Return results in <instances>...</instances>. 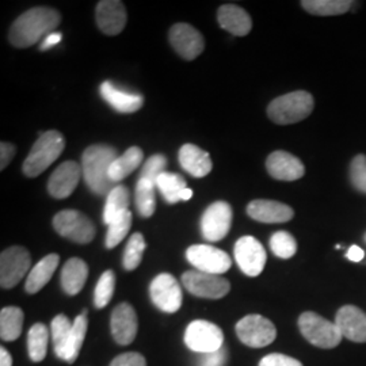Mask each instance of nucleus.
I'll return each mask as SVG.
<instances>
[{"mask_svg": "<svg viewBox=\"0 0 366 366\" xmlns=\"http://www.w3.org/2000/svg\"><path fill=\"white\" fill-rule=\"evenodd\" d=\"M61 15L51 7H34L18 16L10 29L9 39L16 48H27L45 39L60 25Z\"/></svg>", "mask_w": 366, "mask_h": 366, "instance_id": "obj_1", "label": "nucleus"}, {"mask_svg": "<svg viewBox=\"0 0 366 366\" xmlns=\"http://www.w3.org/2000/svg\"><path fill=\"white\" fill-rule=\"evenodd\" d=\"M117 157V151L106 144L90 145L83 152V178L94 194L107 196L116 187L109 177V170Z\"/></svg>", "mask_w": 366, "mask_h": 366, "instance_id": "obj_2", "label": "nucleus"}, {"mask_svg": "<svg viewBox=\"0 0 366 366\" xmlns=\"http://www.w3.org/2000/svg\"><path fill=\"white\" fill-rule=\"evenodd\" d=\"M64 147L66 140L60 132L48 131L41 133L24 162V174L29 178L39 177L54 160H57V157H60Z\"/></svg>", "mask_w": 366, "mask_h": 366, "instance_id": "obj_3", "label": "nucleus"}, {"mask_svg": "<svg viewBox=\"0 0 366 366\" xmlns=\"http://www.w3.org/2000/svg\"><path fill=\"white\" fill-rule=\"evenodd\" d=\"M314 105V97L310 92H289L272 101L267 116L278 125H290L310 117Z\"/></svg>", "mask_w": 366, "mask_h": 366, "instance_id": "obj_4", "label": "nucleus"}, {"mask_svg": "<svg viewBox=\"0 0 366 366\" xmlns=\"http://www.w3.org/2000/svg\"><path fill=\"white\" fill-rule=\"evenodd\" d=\"M299 327L302 337L320 349H334L343 338L335 322H330L315 312L301 315Z\"/></svg>", "mask_w": 366, "mask_h": 366, "instance_id": "obj_5", "label": "nucleus"}, {"mask_svg": "<svg viewBox=\"0 0 366 366\" xmlns=\"http://www.w3.org/2000/svg\"><path fill=\"white\" fill-rule=\"evenodd\" d=\"M56 232L78 244H89L95 237V227L92 220L81 212L74 209L61 210L53 217Z\"/></svg>", "mask_w": 366, "mask_h": 366, "instance_id": "obj_6", "label": "nucleus"}, {"mask_svg": "<svg viewBox=\"0 0 366 366\" xmlns=\"http://www.w3.org/2000/svg\"><path fill=\"white\" fill-rule=\"evenodd\" d=\"M184 343L194 353H214L224 347V334L214 323L194 320L184 331Z\"/></svg>", "mask_w": 366, "mask_h": 366, "instance_id": "obj_7", "label": "nucleus"}, {"mask_svg": "<svg viewBox=\"0 0 366 366\" xmlns=\"http://www.w3.org/2000/svg\"><path fill=\"white\" fill-rule=\"evenodd\" d=\"M236 335L246 346L261 349L274 342L277 330L269 319L261 315H247L237 322Z\"/></svg>", "mask_w": 366, "mask_h": 366, "instance_id": "obj_8", "label": "nucleus"}, {"mask_svg": "<svg viewBox=\"0 0 366 366\" xmlns=\"http://www.w3.org/2000/svg\"><path fill=\"white\" fill-rule=\"evenodd\" d=\"M182 284L193 296L209 300L222 299L231 290V284L222 275L202 273L198 270L183 273Z\"/></svg>", "mask_w": 366, "mask_h": 366, "instance_id": "obj_9", "label": "nucleus"}, {"mask_svg": "<svg viewBox=\"0 0 366 366\" xmlns=\"http://www.w3.org/2000/svg\"><path fill=\"white\" fill-rule=\"evenodd\" d=\"M149 296L157 310L166 314H175L182 307V289L177 278L169 273H162L152 280Z\"/></svg>", "mask_w": 366, "mask_h": 366, "instance_id": "obj_10", "label": "nucleus"}, {"mask_svg": "<svg viewBox=\"0 0 366 366\" xmlns=\"http://www.w3.org/2000/svg\"><path fill=\"white\" fill-rule=\"evenodd\" d=\"M186 258L196 270L209 274H224L232 266V259L225 251L209 244L190 246L186 251Z\"/></svg>", "mask_w": 366, "mask_h": 366, "instance_id": "obj_11", "label": "nucleus"}, {"mask_svg": "<svg viewBox=\"0 0 366 366\" xmlns=\"http://www.w3.org/2000/svg\"><path fill=\"white\" fill-rule=\"evenodd\" d=\"M31 266V258L26 249L13 246L4 249L0 255V285L3 289L16 287L27 274Z\"/></svg>", "mask_w": 366, "mask_h": 366, "instance_id": "obj_12", "label": "nucleus"}, {"mask_svg": "<svg viewBox=\"0 0 366 366\" xmlns=\"http://www.w3.org/2000/svg\"><path fill=\"white\" fill-rule=\"evenodd\" d=\"M232 225V208L225 201H216L201 217V234L208 242H220L228 235Z\"/></svg>", "mask_w": 366, "mask_h": 366, "instance_id": "obj_13", "label": "nucleus"}, {"mask_svg": "<svg viewBox=\"0 0 366 366\" xmlns=\"http://www.w3.org/2000/svg\"><path fill=\"white\" fill-rule=\"evenodd\" d=\"M234 255L240 270L249 277H258L267 261L261 242L254 236H243L236 242Z\"/></svg>", "mask_w": 366, "mask_h": 366, "instance_id": "obj_14", "label": "nucleus"}, {"mask_svg": "<svg viewBox=\"0 0 366 366\" xmlns=\"http://www.w3.org/2000/svg\"><path fill=\"white\" fill-rule=\"evenodd\" d=\"M171 45L184 60H194L204 52L205 41L196 27L187 24H177L170 29Z\"/></svg>", "mask_w": 366, "mask_h": 366, "instance_id": "obj_15", "label": "nucleus"}, {"mask_svg": "<svg viewBox=\"0 0 366 366\" xmlns=\"http://www.w3.org/2000/svg\"><path fill=\"white\" fill-rule=\"evenodd\" d=\"M112 335L118 345L127 346L136 340L137 335V315L128 302H121L114 308L110 319Z\"/></svg>", "mask_w": 366, "mask_h": 366, "instance_id": "obj_16", "label": "nucleus"}, {"mask_svg": "<svg viewBox=\"0 0 366 366\" xmlns=\"http://www.w3.org/2000/svg\"><path fill=\"white\" fill-rule=\"evenodd\" d=\"M98 27L107 36H117L127 25V9L119 0H102L95 10Z\"/></svg>", "mask_w": 366, "mask_h": 366, "instance_id": "obj_17", "label": "nucleus"}, {"mask_svg": "<svg viewBox=\"0 0 366 366\" xmlns=\"http://www.w3.org/2000/svg\"><path fill=\"white\" fill-rule=\"evenodd\" d=\"M266 169L274 179L285 182L297 181L305 174V167L300 159L285 151H275L267 157Z\"/></svg>", "mask_w": 366, "mask_h": 366, "instance_id": "obj_18", "label": "nucleus"}, {"mask_svg": "<svg viewBox=\"0 0 366 366\" xmlns=\"http://www.w3.org/2000/svg\"><path fill=\"white\" fill-rule=\"evenodd\" d=\"M80 174H81V167L79 166L76 162H64L60 164L56 170L53 171L49 182H48V192L53 198L57 199H64L66 197L71 196L79 181H80Z\"/></svg>", "mask_w": 366, "mask_h": 366, "instance_id": "obj_19", "label": "nucleus"}, {"mask_svg": "<svg viewBox=\"0 0 366 366\" xmlns=\"http://www.w3.org/2000/svg\"><path fill=\"white\" fill-rule=\"evenodd\" d=\"M247 214L255 222L281 224L292 220L295 212L289 205L280 201L254 199L247 207Z\"/></svg>", "mask_w": 366, "mask_h": 366, "instance_id": "obj_20", "label": "nucleus"}, {"mask_svg": "<svg viewBox=\"0 0 366 366\" xmlns=\"http://www.w3.org/2000/svg\"><path fill=\"white\" fill-rule=\"evenodd\" d=\"M335 325L340 328L342 337L357 343H365L366 314L360 308L354 305L342 307L335 317Z\"/></svg>", "mask_w": 366, "mask_h": 366, "instance_id": "obj_21", "label": "nucleus"}, {"mask_svg": "<svg viewBox=\"0 0 366 366\" xmlns=\"http://www.w3.org/2000/svg\"><path fill=\"white\" fill-rule=\"evenodd\" d=\"M101 97L105 99L109 105L112 106L118 113L129 114L142 109L144 105V97L139 94L122 92L116 87L112 81L106 80L99 87Z\"/></svg>", "mask_w": 366, "mask_h": 366, "instance_id": "obj_22", "label": "nucleus"}, {"mask_svg": "<svg viewBox=\"0 0 366 366\" xmlns=\"http://www.w3.org/2000/svg\"><path fill=\"white\" fill-rule=\"evenodd\" d=\"M219 25L231 34L243 37L247 36L252 29V21L249 14L235 4H224L217 13Z\"/></svg>", "mask_w": 366, "mask_h": 366, "instance_id": "obj_23", "label": "nucleus"}, {"mask_svg": "<svg viewBox=\"0 0 366 366\" xmlns=\"http://www.w3.org/2000/svg\"><path fill=\"white\" fill-rule=\"evenodd\" d=\"M178 157L183 170L194 178L207 177L213 167L209 154L194 144L183 145Z\"/></svg>", "mask_w": 366, "mask_h": 366, "instance_id": "obj_24", "label": "nucleus"}, {"mask_svg": "<svg viewBox=\"0 0 366 366\" xmlns=\"http://www.w3.org/2000/svg\"><path fill=\"white\" fill-rule=\"evenodd\" d=\"M59 263H60V257L57 254H49L44 257L27 275L26 284H25L27 293L30 295L39 293V290L51 281Z\"/></svg>", "mask_w": 366, "mask_h": 366, "instance_id": "obj_25", "label": "nucleus"}, {"mask_svg": "<svg viewBox=\"0 0 366 366\" xmlns=\"http://www.w3.org/2000/svg\"><path fill=\"white\" fill-rule=\"evenodd\" d=\"M89 277V266L80 258H71L61 270V287L66 295L76 296Z\"/></svg>", "mask_w": 366, "mask_h": 366, "instance_id": "obj_26", "label": "nucleus"}, {"mask_svg": "<svg viewBox=\"0 0 366 366\" xmlns=\"http://www.w3.org/2000/svg\"><path fill=\"white\" fill-rule=\"evenodd\" d=\"M143 159H144L143 149L136 145L131 147L121 157H118L110 166V170H109L110 179L114 183L121 182L128 175H131L133 171L140 167Z\"/></svg>", "mask_w": 366, "mask_h": 366, "instance_id": "obj_27", "label": "nucleus"}, {"mask_svg": "<svg viewBox=\"0 0 366 366\" xmlns=\"http://www.w3.org/2000/svg\"><path fill=\"white\" fill-rule=\"evenodd\" d=\"M87 328H89V319H87V310H84L74 320L72 331L69 334L63 354L60 355V360H63L66 364H74L76 361L87 334Z\"/></svg>", "mask_w": 366, "mask_h": 366, "instance_id": "obj_28", "label": "nucleus"}, {"mask_svg": "<svg viewBox=\"0 0 366 366\" xmlns=\"http://www.w3.org/2000/svg\"><path fill=\"white\" fill-rule=\"evenodd\" d=\"M24 311L18 307H6L0 311V338L4 342L16 340L22 334Z\"/></svg>", "mask_w": 366, "mask_h": 366, "instance_id": "obj_29", "label": "nucleus"}, {"mask_svg": "<svg viewBox=\"0 0 366 366\" xmlns=\"http://www.w3.org/2000/svg\"><path fill=\"white\" fill-rule=\"evenodd\" d=\"M129 204H131L129 189L124 184H118L106 197L104 222L109 225L117 216L129 210Z\"/></svg>", "mask_w": 366, "mask_h": 366, "instance_id": "obj_30", "label": "nucleus"}, {"mask_svg": "<svg viewBox=\"0 0 366 366\" xmlns=\"http://www.w3.org/2000/svg\"><path fill=\"white\" fill-rule=\"evenodd\" d=\"M48 342H49V330L42 325L36 323L29 330L27 334V352L33 362H41L48 353Z\"/></svg>", "mask_w": 366, "mask_h": 366, "instance_id": "obj_31", "label": "nucleus"}, {"mask_svg": "<svg viewBox=\"0 0 366 366\" xmlns=\"http://www.w3.org/2000/svg\"><path fill=\"white\" fill-rule=\"evenodd\" d=\"M186 181L182 175L174 172H163L157 179V189L164 197L167 204H177L186 189ZM182 201V199H181Z\"/></svg>", "mask_w": 366, "mask_h": 366, "instance_id": "obj_32", "label": "nucleus"}, {"mask_svg": "<svg viewBox=\"0 0 366 366\" xmlns=\"http://www.w3.org/2000/svg\"><path fill=\"white\" fill-rule=\"evenodd\" d=\"M301 6L310 14L319 16H332L347 13L353 1L350 0H302Z\"/></svg>", "mask_w": 366, "mask_h": 366, "instance_id": "obj_33", "label": "nucleus"}, {"mask_svg": "<svg viewBox=\"0 0 366 366\" xmlns=\"http://www.w3.org/2000/svg\"><path fill=\"white\" fill-rule=\"evenodd\" d=\"M155 189L157 183L145 178H140L136 184V208L142 217H151L157 208L155 202Z\"/></svg>", "mask_w": 366, "mask_h": 366, "instance_id": "obj_34", "label": "nucleus"}, {"mask_svg": "<svg viewBox=\"0 0 366 366\" xmlns=\"http://www.w3.org/2000/svg\"><path fill=\"white\" fill-rule=\"evenodd\" d=\"M132 225V212L127 210L117 216L107 225L105 244L109 249L117 247L118 244L129 234Z\"/></svg>", "mask_w": 366, "mask_h": 366, "instance_id": "obj_35", "label": "nucleus"}, {"mask_svg": "<svg viewBox=\"0 0 366 366\" xmlns=\"http://www.w3.org/2000/svg\"><path fill=\"white\" fill-rule=\"evenodd\" d=\"M147 244H145L144 236L140 232H136L131 236L128 240L127 249L124 251V258H122V264L125 270L132 272L136 270L140 263L143 261V254H144Z\"/></svg>", "mask_w": 366, "mask_h": 366, "instance_id": "obj_36", "label": "nucleus"}, {"mask_svg": "<svg viewBox=\"0 0 366 366\" xmlns=\"http://www.w3.org/2000/svg\"><path fill=\"white\" fill-rule=\"evenodd\" d=\"M72 326H74V322L71 323V320L66 317V315H57L52 320L51 334H52L53 349L59 358L66 347L69 334L72 331Z\"/></svg>", "mask_w": 366, "mask_h": 366, "instance_id": "obj_37", "label": "nucleus"}, {"mask_svg": "<svg viewBox=\"0 0 366 366\" xmlns=\"http://www.w3.org/2000/svg\"><path fill=\"white\" fill-rule=\"evenodd\" d=\"M116 289V274L113 270H106L104 274L101 275L95 292H94V305L98 310L105 308L110 302Z\"/></svg>", "mask_w": 366, "mask_h": 366, "instance_id": "obj_38", "label": "nucleus"}, {"mask_svg": "<svg viewBox=\"0 0 366 366\" xmlns=\"http://www.w3.org/2000/svg\"><path fill=\"white\" fill-rule=\"evenodd\" d=\"M270 249L275 257L281 259H289L297 251V242L289 232L278 231L270 237Z\"/></svg>", "mask_w": 366, "mask_h": 366, "instance_id": "obj_39", "label": "nucleus"}, {"mask_svg": "<svg viewBox=\"0 0 366 366\" xmlns=\"http://www.w3.org/2000/svg\"><path fill=\"white\" fill-rule=\"evenodd\" d=\"M166 166H167V159L164 155H162V154L152 155V157H148L147 162L143 164L140 178H145V179H149V181L157 183V177L162 175L163 172H166Z\"/></svg>", "mask_w": 366, "mask_h": 366, "instance_id": "obj_40", "label": "nucleus"}, {"mask_svg": "<svg viewBox=\"0 0 366 366\" xmlns=\"http://www.w3.org/2000/svg\"><path fill=\"white\" fill-rule=\"evenodd\" d=\"M350 181L354 187L366 194V157L357 155L350 164Z\"/></svg>", "mask_w": 366, "mask_h": 366, "instance_id": "obj_41", "label": "nucleus"}, {"mask_svg": "<svg viewBox=\"0 0 366 366\" xmlns=\"http://www.w3.org/2000/svg\"><path fill=\"white\" fill-rule=\"evenodd\" d=\"M259 366H302V364L285 354L273 353L263 357Z\"/></svg>", "mask_w": 366, "mask_h": 366, "instance_id": "obj_42", "label": "nucleus"}, {"mask_svg": "<svg viewBox=\"0 0 366 366\" xmlns=\"http://www.w3.org/2000/svg\"><path fill=\"white\" fill-rule=\"evenodd\" d=\"M110 366H147L144 357L140 353H124L116 357Z\"/></svg>", "mask_w": 366, "mask_h": 366, "instance_id": "obj_43", "label": "nucleus"}, {"mask_svg": "<svg viewBox=\"0 0 366 366\" xmlns=\"http://www.w3.org/2000/svg\"><path fill=\"white\" fill-rule=\"evenodd\" d=\"M227 361L225 347L214 353L201 354L198 360V366H224Z\"/></svg>", "mask_w": 366, "mask_h": 366, "instance_id": "obj_44", "label": "nucleus"}, {"mask_svg": "<svg viewBox=\"0 0 366 366\" xmlns=\"http://www.w3.org/2000/svg\"><path fill=\"white\" fill-rule=\"evenodd\" d=\"M15 145L11 143H1L0 144V170H4L10 162L13 160L14 155H15Z\"/></svg>", "mask_w": 366, "mask_h": 366, "instance_id": "obj_45", "label": "nucleus"}, {"mask_svg": "<svg viewBox=\"0 0 366 366\" xmlns=\"http://www.w3.org/2000/svg\"><path fill=\"white\" fill-rule=\"evenodd\" d=\"M61 39H63V34H61V33L53 31V33H51L49 36H46V37L44 39V41L41 42L39 49H41L42 52H44V51H48V49H51L54 45H57L59 42H61Z\"/></svg>", "mask_w": 366, "mask_h": 366, "instance_id": "obj_46", "label": "nucleus"}, {"mask_svg": "<svg viewBox=\"0 0 366 366\" xmlns=\"http://www.w3.org/2000/svg\"><path fill=\"white\" fill-rule=\"evenodd\" d=\"M346 258L352 262H361L365 258V251L361 249V247H358V246L354 244V246H352V247L349 249V251H347Z\"/></svg>", "mask_w": 366, "mask_h": 366, "instance_id": "obj_47", "label": "nucleus"}, {"mask_svg": "<svg viewBox=\"0 0 366 366\" xmlns=\"http://www.w3.org/2000/svg\"><path fill=\"white\" fill-rule=\"evenodd\" d=\"M0 366H13V358L6 347H0Z\"/></svg>", "mask_w": 366, "mask_h": 366, "instance_id": "obj_48", "label": "nucleus"}, {"mask_svg": "<svg viewBox=\"0 0 366 366\" xmlns=\"http://www.w3.org/2000/svg\"><path fill=\"white\" fill-rule=\"evenodd\" d=\"M192 197H193V190H192V189H189V187H186V189L183 190L181 199H182V201H187V199H190Z\"/></svg>", "mask_w": 366, "mask_h": 366, "instance_id": "obj_49", "label": "nucleus"}, {"mask_svg": "<svg viewBox=\"0 0 366 366\" xmlns=\"http://www.w3.org/2000/svg\"><path fill=\"white\" fill-rule=\"evenodd\" d=\"M365 242H366V234H365Z\"/></svg>", "mask_w": 366, "mask_h": 366, "instance_id": "obj_50", "label": "nucleus"}]
</instances>
